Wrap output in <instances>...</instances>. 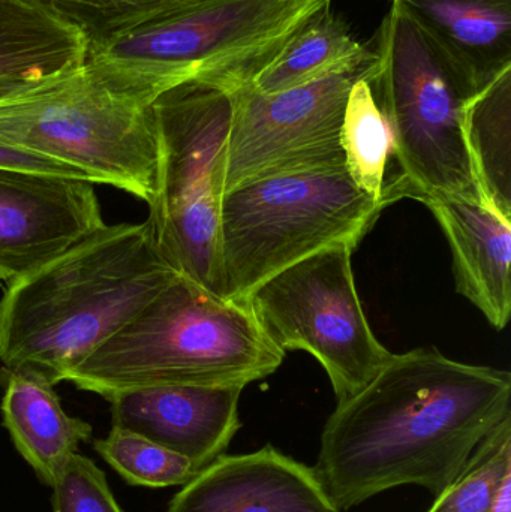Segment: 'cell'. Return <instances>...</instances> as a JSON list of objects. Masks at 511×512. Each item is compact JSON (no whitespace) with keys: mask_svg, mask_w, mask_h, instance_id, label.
Returning <instances> with one entry per match:
<instances>
[{"mask_svg":"<svg viewBox=\"0 0 511 512\" xmlns=\"http://www.w3.org/2000/svg\"><path fill=\"white\" fill-rule=\"evenodd\" d=\"M233 93L186 83L153 102L158 131L155 194L147 219L165 261L221 297L219 234Z\"/></svg>","mask_w":511,"mask_h":512,"instance_id":"8","label":"cell"},{"mask_svg":"<svg viewBox=\"0 0 511 512\" xmlns=\"http://www.w3.org/2000/svg\"><path fill=\"white\" fill-rule=\"evenodd\" d=\"M354 249L347 243L321 249L269 277L245 301L282 352L314 355L338 402L365 387L393 355L372 331L357 294Z\"/></svg>","mask_w":511,"mask_h":512,"instance_id":"9","label":"cell"},{"mask_svg":"<svg viewBox=\"0 0 511 512\" xmlns=\"http://www.w3.org/2000/svg\"><path fill=\"white\" fill-rule=\"evenodd\" d=\"M491 512H511V478L504 483Z\"/></svg>","mask_w":511,"mask_h":512,"instance_id":"27","label":"cell"},{"mask_svg":"<svg viewBox=\"0 0 511 512\" xmlns=\"http://www.w3.org/2000/svg\"><path fill=\"white\" fill-rule=\"evenodd\" d=\"M386 207L353 182L345 165L230 189L221 206V297L245 303L269 277L321 249L357 248Z\"/></svg>","mask_w":511,"mask_h":512,"instance_id":"5","label":"cell"},{"mask_svg":"<svg viewBox=\"0 0 511 512\" xmlns=\"http://www.w3.org/2000/svg\"><path fill=\"white\" fill-rule=\"evenodd\" d=\"M464 138L483 201L511 221V65L465 102Z\"/></svg>","mask_w":511,"mask_h":512,"instance_id":"19","label":"cell"},{"mask_svg":"<svg viewBox=\"0 0 511 512\" xmlns=\"http://www.w3.org/2000/svg\"><path fill=\"white\" fill-rule=\"evenodd\" d=\"M167 512H342L312 466L267 444L222 454L174 495Z\"/></svg>","mask_w":511,"mask_h":512,"instance_id":"13","label":"cell"},{"mask_svg":"<svg viewBox=\"0 0 511 512\" xmlns=\"http://www.w3.org/2000/svg\"><path fill=\"white\" fill-rule=\"evenodd\" d=\"M45 80V78H44ZM42 80H27V78L0 77V101L21 95L41 83Z\"/></svg>","mask_w":511,"mask_h":512,"instance_id":"26","label":"cell"},{"mask_svg":"<svg viewBox=\"0 0 511 512\" xmlns=\"http://www.w3.org/2000/svg\"><path fill=\"white\" fill-rule=\"evenodd\" d=\"M95 450L131 486H185L198 474L186 457L119 427H111L107 438L98 439Z\"/></svg>","mask_w":511,"mask_h":512,"instance_id":"22","label":"cell"},{"mask_svg":"<svg viewBox=\"0 0 511 512\" xmlns=\"http://www.w3.org/2000/svg\"><path fill=\"white\" fill-rule=\"evenodd\" d=\"M511 478V414L477 445L458 477L426 512H491Z\"/></svg>","mask_w":511,"mask_h":512,"instance_id":"21","label":"cell"},{"mask_svg":"<svg viewBox=\"0 0 511 512\" xmlns=\"http://www.w3.org/2000/svg\"><path fill=\"white\" fill-rule=\"evenodd\" d=\"M243 388L165 385L126 391L108 399L111 421L186 457L200 472L225 454L242 427Z\"/></svg>","mask_w":511,"mask_h":512,"instance_id":"12","label":"cell"},{"mask_svg":"<svg viewBox=\"0 0 511 512\" xmlns=\"http://www.w3.org/2000/svg\"><path fill=\"white\" fill-rule=\"evenodd\" d=\"M423 204L446 234L459 294L504 330L511 313V221L479 198L441 195Z\"/></svg>","mask_w":511,"mask_h":512,"instance_id":"14","label":"cell"},{"mask_svg":"<svg viewBox=\"0 0 511 512\" xmlns=\"http://www.w3.org/2000/svg\"><path fill=\"white\" fill-rule=\"evenodd\" d=\"M511 375L434 348L393 354L327 418L314 469L342 512L401 486L434 498L511 414Z\"/></svg>","mask_w":511,"mask_h":512,"instance_id":"1","label":"cell"},{"mask_svg":"<svg viewBox=\"0 0 511 512\" xmlns=\"http://www.w3.org/2000/svg\"><path fill=\"white\" fill-rule=\"evenodd\" d=\"M3 426L39 481L51 487L69 457L92 438V426L62 408L54 385L26 370L2 372Z\"/></svg>","mask_w":511,"mask_h":512,"instance_id":"16","label":"cell"},{"mask_svg":"<svg viewBox=\"0 0 511 512\" xmlns=\"http://www.w3.org/2000/svg\"><path fill=\"white\" fill-rule=\"evenodd\" d=\"M177 274L147 222L105 224L8 285L0 300L3 369L63 382Z\"/></svg>","mask_w":511,"mask_h":512,"instance_id":"3","label":"cell"},{"mask_svg":"<svg viewBox=\"0 0 511 512\" xmlns=\"http://www.w3.org/2000/svg\"><path fill=\"white\" fill-rule=\"evenodd\" d=\"M0 170L32 171V173L50 174V176L69 177V179L86 180V174L77 168L45 156L36 155L14 144L0 140ZM92 183V182H90Z\"/></svg>","mask_w":511,"mask_h":512,"instance_id":"24","label":"cell"},{"mask_svg":"<svg viewBox=\"0 0 511 512\" xmlns=\"http://www.w3.org/2000/svg\"><path fill=\"white\" fill-rule=\"evenodd\" d=\"M51 490L53 512H125L102 469L78 453L69 457Z\"/></svg>","mask_w":511,"mask_h":512,"instance_id":"23","label":"cell"},{"mask_svg":"<svg viewBox=\"0 0 511 512\" xmlns=\"http://www.w3.org/2000/svg\"><path fill=\"white\" fill-rule=\"evenodd\" d=\"M0 140L77 168L93 185L152 201L158 170L153 105L117 92L86 65L0 101Z\"/></svg>","mask_w":511,"mask_h":512,"instance_id":"7","label":"cell"},{"mask_svg":"<svg viewBox=\"0 0 511 512\" xmlns=\"http://www.w3.org/2000/svg\"><path fill=\"white\" fill-rule=\"evenodd\" d=\"M369 48L366 80L392 126L399 195L479 198L464 138L473 90L407 17L390 6Z\"/></svg>","mask_w":511,"mask_h":512,"instance_id":"6","label":"cell"},{"mask_svg":"<svg viewBox=\"0 0 511 512\" xmlns=\"http://www.w3.org/2000/svg\"><path fill=\"white\" fill-rule=\"evenodd\" d=\"M104 225L93 183L0 170V282L11 285Z\"/></svg>","mask_w":511,"mask_h":512,"instance_id":"11","label":"cell"},{"mask_svg":"<svg viewBox=\"0 0 511 512\" xmlns=\"http://www.w3.org/2000/svg\"><path fill=\"white\" fill-rule=\"evenodd\" d=\"M473 93L511 65V0H390Z\"/></svg>","mask_w":511,"mask_h":512,"instance_id":"15","label":"cell"},{"mask_svg":"<svg viewBox=\"0 0 511 512\" xmlns=\"http://www.w3.org/2000/svg\"><path fill=\"white\" fill-rule=\"evenodd\" d=\"M56 6L63 14L80 24L87 18L98 17L108 12L120 9L134 8V6L147 5L156 0H42Z\"/></svg>","mask_w":511,"mask_h":512,"instance_id":"25","label":"cell"},{"mask_svg":"<svg viewBox=\"0 0 511 512\" xmlns=\"http://www.w3.org/2000/svg\"><path fill=\"white\" fill-rule=\"evenodd\" d=\"M246 303L177 274L132 321L65 376L104 399L165 385L246 387L284 361Z\"/></svg>","mask_w":511,"mask_h":512,"instance_id":"4","label":"cell"},{"mask_svg":"<svg viewBox=\"0 0 511 512\" xmlns=\"http://www.w3.org/2000/svg\"><path fill=\"white\" fill-rule=\"evenodd\" d=\"M371 62L369 45L362 44L330 6L291 39L251 87L270 95L333 75L359 74Z\"/></svg>","mask_w":511,"mask_h":512,"instance_id":"18","label":"cell"},{"mask_svg":"<svg viewBox=\"0 0 511 512\" xmlns=\"http://www.w3.org/2000/svg\"><path fill=\"white\" fill-rule=\"evenodd\" d=\"M330 6L332 0H156L81 21L84 65L147 105L186 83L234 93Z\"/></svg>","mask_w":511,"mask_h":512,"instance_id":"2","label":"cell"},{"mask_svg":"<svg viewBox=\"0 0 511 512\" xmlns=\"http://www.w3.org/2000/svg\"><path fill=\"white\" fill-rule=\"evenodd\" d=\"M80 24L42 0H0V77L44 80L86 63Z\"/></svg>","mask_w":511,"mask_h":512,"instance_id":"17","label":"cell"},{"mask_svg":"<svg viewBox=\"0 0 511 512\" xmlns=\"http://www.w3.org/2000/svg\"><path fill=\"white\" fill-rule=\"evenodd\" d=\"M359 74L270 95L251 86L234 92L225 192L264 177L344 167L342 119Z\"/></svg>","mask_w":511,"mask_h":512,"instance_id":"10","label":"cell"},{"mask_svg":"<svg viewBox=\"0 0 511 512\" xmlns=\"http://www.w3.org/2000/svg\"><path fill=\"white\" fill-rule=\"evenodd\" d=\"M341 147L345 170L362 191L386 206L401 200L392 126L363 72L348 93Z\"/></svg>","mask_w":511,"mask_h":512,"instance_id":"20","label":"cell"}]
</instances>
